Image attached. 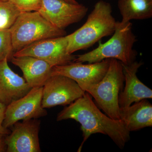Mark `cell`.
Returning <instances> with one entry per match:
<instances>
[{
	"label": "cell",
	"mask_w": 152,
	"mask_h": 152,
	"mask_svg": "<svg viewBox=\"0 0 152 152\" xmlns=\"http://www.w3.org/2000/svg\"><path fill=\"white\" fill-rule=\"evenodd\" d=\"M143 64L136 61L129 65L122 63L125 86L119 95L120 108L128 107L144 99H152V90L144 84L137 76V71Z\"/></svg>",
	"instance_id": "12"
},
{
	"label": "cell",
	"mask_w": 152,
	"mask_h": 152,
	"mask_svg": "<svg viewBox=\"0 0 152 152\" xmlns=\"http://www.w3.org/2000/svg\"><path fill=\"white\" fill-rule=\"evenodd\" d=\"M88 9L82 4H71L64 0H42L38 12L53 26L64 30L70 25L80 21Z\"/></svg>",
	"instance_id": "9"
},
{
	"label": "cell",
	"mask_w": 152,
	"mask_h": 152,
	"mask_svg": "<svg viewBox=\"0 0 152 152\" xmlns=\"http://www.w3.org/2000/svg\"><path fill=\"white\" fill-rule=\"evenodd\" d=\"M7 105L0 102V134L7 135L11 132L8 129H6L3 126V122L5 116Z\"/></svg>",
	"instance_id": "20"
},
{
	"label": "cell",
	"mask_w": 152,
	"mask_h": 152,
	"mask_svg": "<svg viewBox=\"0 0 152 152\" xmlns=\"http://www.w3.org/2000/svg\"><path fill=\"white\" fill-rule=\"evenodd\" d=\"M125 82L122 63L111 59L108 69L102 79L96 84L84 85L82 89L94 99L99 107L113 119L120 120L119 95Z\"/></svg>",
	"instance_id": "4"
},
{
	"label": "cell",
	"mask_w": 152,
	"mask_h": 152,
	"mask_svg": "<svg viewBox=\"0 0 152 152\" xmlns=\"http://www.w3.org/2000/svg\"><path fill=\"white\" fill-rule=\"evenodd\" d=\"M14 53L10 30H0V62L10 61Z\"/></svg>",
	"instance_id": "18"
},
{
	"label": "cell",
	"mask_w": 152,
	"mask_h": 152,
	"mask_svg": "<svg viewBox=\"0 0 152 152\" xmlns=\"http://www.w3.org/2000/svg\"><path fill=\"white\" fill-rule=\"evenodd\" d=\"M5 137L7 152H41L39 140L40 121L38 119L18 121Z\"/></svg>",
	"instance_id": "10"
},
{
	"label": "cell",
	"mask_w": 152,
	"mask_h": 152,
	"mask_svg": "<svg viewBox=\"0 0 152 152\" xmlns=\"http://www.w3.org/2000/svg\"><path fill=\"white\" fill-rule=\"evenodd\" d=\"M21 12L38 11L41 8L42 0H8Z\"/></svg>",
	"instance_id": "19"
},
{
	"label": "cell",
	"mask_w": 152,
	"mask_h": 152,
	"mask_svg": "<svg viewBox=\"0 0 152 152\" xmlns=\"http://www.w3.org/2000/svg\"><path fill=\"white\" fill-rule=\"evenodd\" d=\"M0 1H7L8 0H0Z\"/></svg>",
	"instance_id": "23"
},
{
	"label": "cell",
	"mask_w": 152,
	"mask_h": 152,
	"mask_svg": "<svg viewBox=\"0 0 152 152\" xmlns=\"http://www.w3.org/2000/svg\"><path fill=\"white\" fill-rule=\"evenodd\" d=\"M120 120L130 132L152 126V105L144 99L133 104L120 108Z\"/></svg>",
	"instance_id": "15"
},
{
	"label": "cell",
	"mask_w": 152,
	"mask_h": 152,
	"mask_svg": "<svg viewBox=\"0 0 152 152\" xmlns=\"http://www.w3.org/2000/svg\"><path fill=\"white\" fill-rule=\"evenodd\" d=\"M21 13L8 1H0V30H9Z\"/></svg>",
	"instance_id": "17"
},
{
	"label": "cell",
	"mask_w": 152,
	"mask_h": 152,
	"mask_svg": "<svg viewBox=\"0 0 152 152\" xmlns=\"http://www.w3.org/2000/svg\"><path fill=\"white\" fill-rule=\"evenodd\" d=\"M66 1L68 3H71V4H78L75 0H64Z\"/></svg>",
	"instance_id": "22"
},
{
	"label": "cell",
	"mask_w": 152,
	"mask_h": 152,
	"mask_svg": "<svg viewBox=\"0 0 152 152\" xmlns=\"http://www.w3.org/2000/svg\"><path fill=\"white\" fill-rule=\"evenodd\" d=\"M132 26L130 22L117 21L115 30L110 39L104 43L99 42L97 48L88 53L76 56L74 62L92 64L113 58L124 64H132L135 61L137 55L133 49L137 39Z\"/></svg>",
	"instance_id": "3"
},
{
	"label": "cell",
	"mask_w": 152,
	"mask_h": 152,
	"mask_svg": "<svg viewBox=\"0 0 152 152\" xmlns=\"http://www.w3.org/2000/svg\"><path fill=\"white\" fill-rule=\"evenodd\" d=\"M67 35L44 39L15 52L13 56H29L43 60L52 67L74 62L76 56L68 52Z\"/></svg>",
	"instance_id": "6"
},
{
	"label": "cell",
	"mask_w": 152,
	"mask_h": 152,
	"mask_svg": "<svg viewBox=\"0 0 152 152\" xmlns=\"http://www.w3.org/2000/svg\"><path fill=\"white\" fill-rule=\"evenodd\" d=\"M6 136L0 134V152H7V146L5 142Z\"/></svg>",
	"instance_id": "21"
},
{
	"label": "cell",
	"mask_w": 152,
	"mask_h": 152,
	"mask_svg": "<svg viewBox=\"0 0 152 152\" xmlns=\"http://www.w3.org/2000/svg\"><path fill=\"white\" fill-rule=\"evenodd\" d=\"M7 59L0 62V102L7 106L23 97L32 88L24 78L11 69Z\"/></svg>",
	"instance_id": "13"
},
{
	"label": "cell",
	"mask_w": 152,
	"mask_h": 152,
	"mask_svg": "<svg viewBox=\"0 0 152 152\" xmlns=\"http://www.w3.org/2000/svg\"><path fill=\"white\" fill-rule=\"evenodd\" d=\"M43 87L42 104L45 109L68 105L86 93L74 80L61 75L51 76Z\"/></svg>",
	"instance_id": "7"
},
{
	"label": "cell",
	"mask_w": 152,
	"mask_h": 152,
	"mask_svg": "<svg viewBox=\"0 0 152 152\" xmlns=\"http://www.w3.org/2000/svg\"><path fill=\"white\" fill-rule=\"evenodd\" d=\"M117 21L112 15L110 4L100 0L95 4L85 24L67 35L68 52L70 54L92 46L104 37L113 34Z\"/></svg>",
	"instance_id": "2"
},
{
	"label": "cell",
	"mask_w": 152,
	"mask_h": 152,
	"mask_svg": "<svg viewBox=\"0 0 152 152\" xmlns=\"http://www.w3.org/2000/svg\"><path fill=\"white\" fill-rule=\"evenodd\" d=\"M111 59H106L99 62L84 64L71 63L52 68V76L61 75L74 80L80 87L84 85L96 84L104 77L108 69Z\"/></svg>",
	"instance_id": "11"
},
{
	"label": "cell",
	"mask_w": 152,
	"mask_h": 152,
	"mask_svg": "<svg viewBox=\"0 0 152 152\" xmlns=\"http://www.w3.org/2000/svg\"><path fill=\"white\" fill-rule=\"evenodd\" d=\"M10 61L20 68L24 78L32 88L43 86L52 76L53 67L37 58L29 56H13Z\"/></svg>",
	"instance_id": "14"
},
{
	"label": "cell",
	"mask_w": 152,
	"mask_h": 152,
	"mask_svg": "<svg viewBox=\"0 0 152 152\" xmlns=\"http://www.w3.org/2000/svg\"><path fill=\"white\" fill-rule=\"evenodd\" d=\"M9 30L14 53L37 41L66 35L37 11L21 12Z\"/></svg>",
	"instance_id": "5"
},
{
	"label": "cell",
	"mask_w": 152,
	"mask_h": 152,
	"mask_svg": "<svg viewBox=\"0 0 152 152\" xmlns=\"http://www.w3.org/2000/svg\"><path fill=\"white\" fill-rule=\"evenodd\" d=\"M68 119L75 120L81 124L83 139L78 152L81 151L84 143L93 134L108 136L121 149L130 139V132L122 121L113 119L103 113L86 92L81 97L65 107L57 115L58 121Z\"/></svg>",
	"instance_id": "1"
},
{
	"label": "cell",
	"mask_w": 152,
	"mask_h": 152,
	"mask_svg": "<svg viewBox=\"0 0 152 152\" xmlns=\"http://www.w3.org/2000/svg\"><path fill=\"white\" fill-rule=\"evenodd\" d=\"M118 7L123 22L152 17V0H118Z\"/></svg>",
	"instance_id": "16"
},
{
	"label": "cell",
	"mask_w": 152,
	"mask_h": 152,
	"mask_svg": "<svg viewBox=\"0 0 152 152\" xmlns=\"http://www.w3.org/2000/svg\"><path fill=\"white\" fill-rule=\"evenodd\" d=\"M43 87L32 88L23 97L7 106L3 126L6 129L12 127L20 121L39 119L46 116L48 112L42 106Z\"/></svg>",
	"instance_id": "8"
}]
</instances>
